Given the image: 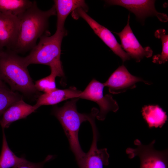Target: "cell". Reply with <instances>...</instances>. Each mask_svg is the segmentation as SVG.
I'll use <instances>...</instances> for the list:
<instances>
[{"label":"cell","instance_id":"cell-1","mask_svg":"<svg viewBox=\"0 0 168 168\" xmlns=\"http://www.w3.org/2000/svg\"><path fill=\"white\" fill-rule=\"evenodd\" d=\"M56 15L54 5L49 10L43 11L33 1L32 6L18 16L19 27L17 39L12 50L24 53L31 50L36 45L39 38L47 33L49 18Z\"/></svg>","mask_w":168,"mask_h":168},{"label":"cell","instance_id":"cell-2","mask_svg":"<svg viewBox=\"0 0 168 168\" xmlns=\"http://www.w3.org/2000/svg\"><path fill=\"white\" fill-rule=\"evenodd\" d=\"M78 99V98L72 99L62 107L54 106L52 112L60 123L77 162L86 154L82 151L79 141L78 134L80 125L84 122H90L95 118L99 112L98 109L94 108L89 114L79 113L76 106Z\"/></svg>","mask_w":168,"mask_h":168},{"label":"cell","instance_id":"cell-3","mask_svg":"<svg viewBox=\"0 0 168 168\" xmlns=\"http://www.w3.org/2000/svg\"><path fill=\"white\" fill-rule=\"evenodd\" d=\"M66 34L65 29L56 30L52 36L47 33L42 36L29 54L22 57L25 65L27 67L32 64L47 65L50 67L51 72L55 73L57 77L64 76L60 56L62 41Z\"/></svg>","mask_w":168,"mask_h":168},{"label":"cell","instance_id":"cell-4","mask_svg":"<svg viewBox=\"0 0 168 168\" xmlns=\"http://www.w3.org/2000/svg\"><path fill=\"white\" fill-rule=\"evenodd\" d=\"M13 51L5 49L0 53V78L10 86L12 90L27 95L37 94L35 84L30 76L22 57Z\"/></svg>","mask_w":168,"mask_h":168},{"label":"cell","instance_id":"cell-5","mask_svg":"<svg viewBox=\"0 0 168 168\" xmlns=\"http://www.w3.org/2000/svg\"><path fill=\"white\" fill-rule=\"evenodd\" d=\"M155 142L156 140H153L149 144L145 145L139 139H136L134 143L136 147L128 148L126 153L130 159L136 156L139 157L140 168H168V150H156L154 147Z\"/></svg>","mask_w":168,"mask_h":168},{"label":"cell","instance_id":"cell-6","mask_svg":"<svg viewBox=\"0 0 168 168\" xmlns=\"http://www.w3.org/2000/svg\"><path fill=\"white\" fill-rule=\"evenodd\" d=\"M104 87L103 83L93 79L82 91L78 98L94 101L98 105L100 110L96 118L100 121L105 119L109 112H116L119 108L117 102L111 95H103Z\"/></svg>","mask_w":168,"mask_h":168},{"label":"cell","instance_id":"cell-7","mask_svg":"<svg viewBox=\"0 0 168 168\" xmlns=\"http://www.w3.org/2000/svg\"><path fill=\"white\" fill-rule=\"evenodd\" d=\"M72 16L75 19L81 17L84 20L94 32L115 54L120 58L123 62L130 59L129 55L123 50L111 32L91 17L83 9L75 10L73 12Z\"/></svg>","mask_w":168,"mask_h":168},{"label":"cell","instance_id":"cell-8","mask_svg":"<svg viewBox=\"0 0 168 168\" xmlns=\"http://www.w3.org/2000/svg\"><path fill=\"white\" fill-rule=\"evenodd\" d=\"M130 17L129 14L127 24L121 32L114 33L119 37L121 42L120 45L123 50L130 58L139 62L144 57H151L153 51L150 47H143L139 43L130 26Z\"/></svg>","mask_w":168,"mask_h":168},{"label":"cell","instance_id":"cell-9","mask_svg":"<svg viewBox=\"0 0 168 168\" xmlns=\"http://www.w3.org/2000/svg\"><path fill=\"white\" fill-rule=\"evenodd\" d=\"M154 0H111L106 2L110 5L123 7L133 13L140 19L150 16H156L161 21L166 22L168 17L166 14L157 12L155 6Z\"/></svg>","mask_w":168,"mask_h":168},{"label":"cell","instance_id":"cell-10","mask_svg":"<svg viewBox=\"0 0 168 168\" xmlns=\"http://www.w3.org/2000/svg\"><path fill=\"white\" fill-rule=\"evenodd\" d=\"M90 123L93 133L92 142L89 151L77 163L80 168H103L109 165V154L106 148H98L99 133L95 120Z\"/></svg>","mask_w":168,"mask_h":168},{"label":"cell","instance_id":"cell-11","mask_svg":"<svg viewBox=\"0 0 168 168\" xmlns=\"http://www.w3.org/2000/svg\"><path fill=\"white\" fill-rule=\"evenodd\" d=\"M139 82L149 84L142 78L132 75L123 65L119 66L103 84L105 86L108 87L110 93L115 94L135 88L136 83Z\"/></svg>","mask_w":168,"mask_h":168},{"label":"cell","instance_id":"cell-12","mask_svg":"<svg viewBox=\"0 0 168 168\" xmlns=\"http://www.w3.org/2000/svg\"><path fill=\"white\" fill-rule=\"evenodd\" d=\"M18 16L0 12V46L12 50L16 42L19 27Z\"/></svg>","mask_w":168,"mask_h":168},{"label":"cell","instance_id":"cell-13","mask_svg":"<svg viewBox=\"0 0 168 168\" xmlns=\"http://www.w3.org/2000/svg\"><path fill=\"white\" fill-rule=\"evenodd\" d=\"M37 108L35 105H29L22 98L9 106L2 114L0 124L3 129L8 128L13 122L26 118Z\"/></svg>","mask_w":168,"mask_h":168},{"label":"cell","instance_id":"cell-14","mask_svg":"<svg viewBox=\"0 0 168 168\" xmlns=\"http://www.w3.org/2000/svg\"><path fill=\"white\" fill-rule=\"evenodd\" d=\"M57 16V30H63L65 20L72 12L82 8L86 12L88 9L85 1L82 0H55L54 1Z\"/></svg>","mask_w":168,"mask_h":168},{"label":"cell","instance_id":"cell-15","mask_svg":"<svg viewBox=\"0 0 168 168\" xmlns=\"http://www.w3.org/2000/svg\"><path fill=\"white\" fill-rule=\"evenodd\" d=\"M81 92L74 87L65 89L58 88L50 93L40 95L34 105L38 109L43 105H55L69 99L78 98Z\"/></svg>","mask_w":168,"mask_h":168},{"label":"cell","instance_id":"cell-16","mask_svg":"<svg viewBox=\"0 0 168 168\" xmlns=\"http://www.w3.org/2000/svg\"><path fill=\"white\" fill-rule=\"evenodd\" d=\"M142 112L149 128H161L167 120L166 112L158 105H145Z\"/></svg>","mask_w":168,"mask_h":168},{"label":"cell","instance_id":"cell-17","mask_svg":"<svg viewBox=\"0 0 168 168\" xmlns=\"http://www.w3.org/2000/svg\"><path fill=\"white\" fill-rule=\"evenodd\" d=\"M23 157L16 156L9 148L6 135L3 130L2 144L0 155V168H10L15 167L27 161Z\"/></svg>","mask_w":168,"mask_h":168},{"label":"cell","instance_id":"cell-18","mask_svg":"<svg viewBox=\"0 0 168 168\" xmlns=\"http://www.w3.org/2000/svg\"><path fill=\"white\" fill-rule=\"evenodd\" d=\"M33 3L28 0H0V12L18 16L30 7Z\"/></svg>","mask_w":168,"mask_h":168},{"label":"cell","instance_id":"cell-19","mask_svg":"<svg viewBox=\"0 0 168 168\" xmlns=\"http://www.w3.org/2000/svg\"><path fill=\"white\" fill-rule=\"evenodd\" d=\"M155 36L161 40L162 45V52L161 54L154 56L152 62L154 63L161 64L168 60V35L164 29L157 30L154 33Z\"/></svg>","mask_w":168,"mask_h":168},{"label":"cell","instance_id":"cell-20","mask_svg":"<svg viewBox=\"0 0 168 168\" xmlns=\"http://www.w3.org/2000/svg\"><path fill=\"white\" fill-rule=\"evenodd\" d=\"M22 98L7 87L0 89V117L11 105Z\"/></svg>","mask_w":168,"mask_h":168},{"label":"cell","instance_id":"cell-21","mask_svg":"<svg viewBox=\"0 0 168 168\" xmlns=\"http://www.w3.org/2000/svg\"><path fill=\"white\" fill-rule=\"evenodd\" d=\"M57 77L56 74L51 72L49 76L35 81L34 84L36 89L48 93L57 89L55 82Z\"/></svg>","mask_w":168,"mask_h":168},{"label":"cell","instance_id":"cell-22","mask_svg":"<svg viewBox=\"0 0 168 168\" xmlns=\"http://www.w3.org/2000/svg\"><path fill=\"white\" fill-rule=\"evenodd\" d=\"M53 157V155H49L42 162L34 163L27 161L21 165L12 168H43L44 164L51 160Z\"/></svg>","mask_w":168,"mask_h":168},{"label":"cell","instance_id":"cell-23","mask_svg":"<svg viewBox=\"0 0 168 168\" xmlns=\"http://www.w3.org/2000/svg\"><path fill=\"white\" fill-rule=\"evenodd\" d=\"M7 87L5 85L4 83L2 81L0 78V89Z\"/></svg>","mask_w":168,"mask_h":168},{"label":"cell","instance_id":"cell-24","mask_svg":"<svg viewBox=\"0 0 168 168\" xmlns=\"http://www.w3.org/2000/svg\"><path fill=\"white\" fill-rule=\"evenodd\" d=\"M4 49L0 46V53Z\"/></svg>","mask_w":168,"mask_h":168}]
</instances>
